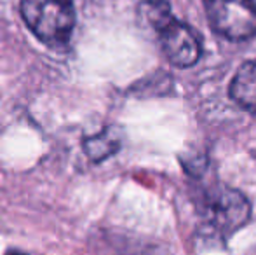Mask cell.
Wrapping results in <instances>:
<instances>
[{
    "mask_svg": "<svg viewBox=\"0 0 256 255\" xmlns=\"http://www.w3.org/2000/svg\"><path fill=\"white\" fill-rule=\"evenodd\" d=\"M200 217L204 218L206 227H211L222 236H228L250 220L251 206L239 191L220 185L204 196Z\"/></svg>",
    "mask_w": 256,
    "mask_h": 255,
    "instance_id": "cell-3",
    "label": "cell"
},
{
    "mask_svg": "<svg viewBox=\"0 0 256 255\" xmlns=\"http://www.w3.org/2000/svg\"><path fill=\"white\" fill-rule=\"evenodd\" d=\"M212 30L230 41L256 35V0H204Z\"/></svg>",
    "mask_w": 256,
    "mask_h": 255,
    "instance_id": "cell-4",
    "label": "cell"
},
{
    "mask_svg": "<svg viewBox=\"0 0 256 255\" xmlns=\"http://www.w3.org/2000/svg\"><path fill=\"white\" fill-rule=\"evenodd\" d=\"M230 98L248 112L256 114V60L246 62L230 82Z\"/></svg>",
    "mask_w": 256,
    "mask_h": 255,
    "instance_id": "cell-5",
    "label": "cell"
},
{
    "mask_svg": "<svg viewBox=\"0 0 256 255\" xmlns=\"http://www.w3.org/2000/svg\"><path fill=\"white\" fill-rule=\"evenodd\" d=\"M120 147V136L114 128L84 140V150L92 161H103L115 154Z\"/></svg>",
    "mask_w": 256,
    "mask_h": 255,
    "instance_id": "cell-6",
    "label": "cell"
},
{
    "mask_svg": "<svg viewBox=\"0 0 256 255\" xmlns=\"http://www.w3.org/2000/svg\"><path fill=\"white\" fill-rule=\"evenodd\" d=\"M21 16L32 34L49 48L70 42L75 28L74 0H21Z\"/></svg>",
    "mask_w": 256,
    "mask_h": 255,
    "instance_id": "cell-2",
    "label": "cell"
},
{
    "mask_svg": "<svg viewBox=\"0 0 256 255\" xmlns=\"http://www.w3.org/2000/svg\"><path fill=\"white\" fill-rule=\"evenodd\" d=\"M138 16L157 34L160 49L169 63L186 68L199 62L202 55L199 35L194 32V28L172 16L171 7L166 0L142 2L138 7Z\"/></svg>",
    "mask_w": 256,
    "mask_h": 255,
    "instance_id": "cell-1",
    "label": "cell"
},
{
    "mask_svg": "<svg viewBox=\"0 0 256 255\" xmlns=\"http://www.w3.org/2000/svg\"><path fill=\"white\" fill-rule=\"evenodd\" d=\"M10 255H23V253H10Z\"/></svg>",
    "mask_w": 256,
    "mask_h": 255,
    "instance_id": "cell-7",
    "label": "cell"
}]
</instances>
